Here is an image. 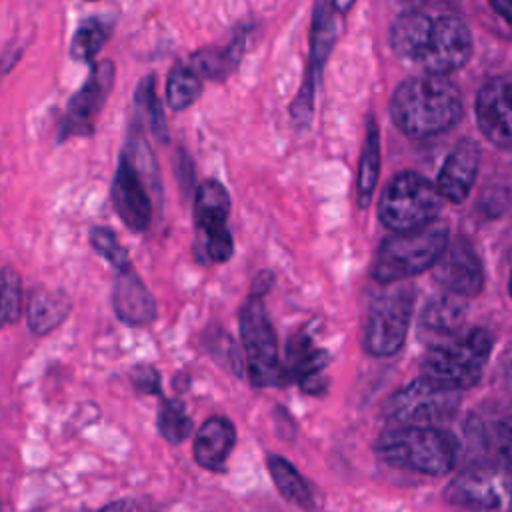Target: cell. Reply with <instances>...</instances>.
Instances as JSON below:
<instances>
[{"instance_id":"6da1fadb","label":"cell","mask_w":512,"mask_h":512,"mask_svg":"<svg viewBox=\"0 0 512 512\" xmlns=\"http://www.w3.org/2000/svg\"><path fill=\"white\" fill-rule=\"evenodd\" d=\"M390 44L402 62L432 76L462 68L472 52L470 32L460 18L418 8L400 14L392 22Z\"/></svg>"},{"instance_id":"7a4b0ae2","label":"cell","mask_w":512,"mask_h":512,"mask_svg":"<svg viewBox=\"0 0 512 512\" xmlns=\"http://www.w3.org/2000/svg\"><path fill=\"white\" fill-rule=\"evenodd\" d=\"M394 124L412 138H430L452 128L462 116L458 88L442 76H418L402 82L390 102Z\"/></svg>"},{"instance_id":"3957f363","label":"cell","mask_w":512,"mask_h":512,"mask_svg":"<svg viewBox=\"0 0 512 512\" xmlns=\"http://www.w3.org/2000/svg\"><path fill=\"white\" fill-rule=\"evenodd\" d=\"M492 348L494 338L486 328H460L430 342L422 356V376L458 392L472 388L480 382Z\"/></svg>"},{"instance_id":"277c9868","label":"cell","mask_w":512,"mask_h":512,"mask_svg":"<svg viewBox=\"0 0 512 512\" xmlns=\"http://www.w3.org/2000/svg\"><path fill=\"white\" fill-rule=\"evenodd\" d=\"M376 452L394 468L440 476L454 468L458 442L440 426L396 424L380 434Z\"/></svg>"},{"instance_id":"5b68a950","label":"cell","mask_w":512,"mask_h":512,"mask_svg":"<svg viewBox=\"0 0 512 512\" xmlns=\"http://www.w3.org/2000/svg\"><path fill=\"white\" fill-rule=\"evenodd\" d=\"M448 240V228L436 222L384 238L374 258V280L392 284L430 270L444 252Z\"/></svg>"},{"instance_id":"8992f818","label":"cell","mask_w":512,"mask_h":512,"mask_svg":"<svg viewBox=\"0 0 512 512\" xmlns=\"http://www.w3.org/2000/svg\"><path fill=\"white\" fill-rule=\"evenodd\" d=\"M440 208L436 184L416 172H400L380 196L378 218L392 232H410L434 222Z\"/></svg>"},{"instance_id":"52a82bcc","label":"cell","mask_w":512,"mask_h":512,"mask_svg":"<svg viewBox=\"0 0 512 512\" xmlns=\"http://www.w3.org/2000/svg\"><path fill=\"white\" fill-rule=\"evenodd\" d=\"M414 306V286L408 282H392L378 292L366 314L362 330V346L372 356L396 354L408 334Z\"/></svg>"},{"instance_id":"ba28073f","label":"cell","mask_w":512,"mask_h":512,"mask_svg":"<svg viewBox=\"0 0 512 512\" xmlns=\"http://www.w3.org/2000/svg\"><path fill=\"white\" fill-rule=\"evenodd\" d=\"M240 338L246 352L248 376L254 386H276L284 382L278 356V340L260 296H252L240 308Z\"/></svg>"},{"instance_id":"9c48e42d","label":"cell","mask_w":512,"mask_h":512,"mask_svg":"<svg viewBox=\"0 0 512 512\" xmlns=\"http://www.w3.org/2000/svg\"><path fill=\"white\" fill-rule=\"evenodd\" d=\"M444 498L458 512H508L512 474L498 464H474L448 482Z\"/></svg>"},{"instance_id":"30bf717a","label":"cell","mask_w":512,"mask_h":512,"mask_svg":"<svg viewBox=\"0 0 512 512\" xmlns=\"http://www.w3.org/2000/svg\"><path fill=\"white\" fill-rule=\"evenodd\" d=\"M460 404V392L444 388L426 376L402 386L388 402L386 416L396 424L440 426L448 422Z\"/></svg>"},{"instance_id":"8fae6325","label":"cell","mask_w":512,"mask_h":512,"mask_svg":"<svg viewBox=\"0 0 512 512\" xmlns=\"http://www.w3.org/2000/svg\"><path fill=\"white\" fill-rule=\"evenodd\" d=\"M230 196L216 180L198 186L194 198V222L202 248L212 262H226L234 252V240L228 228Z\"/></svg>"},{"instance_id":"7c38bea8","label":"cell","mask_w":512,"mask_h":512,"mask_svg":"<svg viewBox=\"0 0 512 512\" xmlns=\"http://www.w3.org/2000/svg\"><path fill=\"white\" fill-rule=\"evenodd\" d=\"M114 76L116 68L110 60H102L92 68L86 82L80 86V90L70 98L66 106L58 130V142L68 140L72 136H90L94 132L96 118L104 108L108 94L114 86Z\"/></svg>"},{"instance_id":"4fadbf2b","label":"cell","mask_w":512,"mask_h":512,"mask_svg":"<svg viewBox=\"0 0 512 512\" xmlns=\"http://www.w3.org/2000/svg\"><path fill=\"white\" fill-rule=\"evenodd\" d=\"M110 198L120 220L134 232H144L152 222V198L148 194L142 170L130 148L120 156Z\"/></svg>"},{"instance_id":"5bb4252c","label":"cell","mask_w":512,"mask_h":512,"mask_svg":"<svg viewBox=\"0 0 512 512\" xmlns=\"http://www.w3.org/2000/svg\"><path fill=\"white\" fill-rule=\"evenodd\" d=\"M432 274L444 292L460 298H474L484 288L482 262L464 236H458L452 242L448 240L444 252L432 266Z\"/></svg>"},{"instance_id":"9a60e30c","label":"cell","mask_w":512,"mask_h":512,"mask_svg":"<svg viewBox=\"0 0 512 512\" xmlns=\"http://www.w3.org/2000/svg\"><path fill=\"white\" fill-rule=\"evenodd\" d=\"M476 120L492 144L512 148V76H496L482 86L476 98Z\"/></svg>"},{"instance_id":"2e32d148","label":"cell","mask_w":512,"mask_h":512,"mask_svg":"<svg viewBox=\"0 0 512 512\" xmlns=\"http://www.w3.org/2000/svg\"><path fill=\"white\" fill-rule=\"evenodd\" d=\"M480 164V148L474 140H460L454 150L444 160L440 168L436 188L442 198L450 202H464L472 190V184L478 174Z\"/></svg>"},{"instance_id":"e0dca14e","label":"cell","mask_w":512,"mask_h":512,"mask_svg":"<svg viewBox=\"0 0 512 512\" xmlns=\"http://www.w3.org/2000/svg\"><path fill=\"white\" fill-rule=\"evenodd\" d=\"M326 364L328 354L320 348H314L312 340L306 334L298 332L290 338L286 348V366H282L284 378L296 380L306 394H320L326 388Z\"/></svg>"},{"instance_id":"ac0fdd59","label":"cell","mask_w":512,"mask_h":512,"mask_svg":"<svg viewBox=\"0 0 512 512\" xmlns=\"http://www.w3.org/2000/svg\"><path fill=\"white\" fill-rule=\"evenodd\" d=\"M112 306L116 316L130 326H144L156 318V300L130 266L116 274Z\"/></svg>"},{"instance_id":"d6986e66","label":"cell","mask_w":512,"mask_h":512,"mask_svg":"<svg viewBox=\"0 0 512 512\" xmlns=\"http://www.w3.org/2000/svg\"><path fill=\"white\" fill-rule=\"evenodd\" d=\"M236 442L234 424L228 418L212 416L208 418L194 438V460L212 472H222L226 468L228 454Z\"/></svg>"},{"instance_id":"ffe728a7","label":"cell","mask_w":512,"mask_h":512,"mask_svg":"<svg viewBox=\"0 0 512 512\" xmlns=\"http://www.w3.org/2000/svg\"><path fill=\"white\" fill-rule=\"evenodd\" d=\"M466 312V302L460 296L442 292L424 306L420 316V332L430 338V342L444 338L462 328Z\"/></svg>"},{"instance_id":"44dd1931","label":"cell","mask_w":512,"mask_h":512,"mask_svg":"<svg viewBox=\"0 0 512 512\" xmlns=\"http://www.w3.org/2000/svg\"><path fill=\"white\" fill-rule=\"evenodd\" d=\"M70 312V298L62 290L38 288L30 294L28 302V326L34 334H46L54 330Z\"/></svg>"},{"instance_id":"7402d4cb","label":"cell","mask_w":512,"mask_h":512,"mask_svg":"<svg viewBox=\"0 0 512 512\" xmlns=\"http://www.w3.org/2000/svg\"><path fill=\"white\" fill-rule=\"evenodd\" d=\"M268 472L278 488V492L294 506L302 510H314V496L306 484V480L300 476V472L282 456L270 454L268 456Z\"/></svg>"},{"instance_id":"603a6c76","label":"cell","mask_w":512,"mask_h":512,"mask_svg":"<svg viewBox=\"0 0 512 512\" xmlns=\"http://www.w3.org/2000/svg\"><path fill=\"white\" fill-rule=\"evenodd\" d=\"M380 172V142H378V128L374 122H368V132L364 140V148L360 154L358 166V206L366 208L372 200L376 180Z\"/></svg>"},{"instance_id":"cb8c5ba5","label":"cell","mask_w":512,"mask_h":512,"mask_svg":"<svg viewBox=\"0 0 512 512\" xmlns=\"http://www.w3.org/2000/svg\"><path fill=\"white\" fill-rule=\"evenodd\" d=\"M336 38V22L332 8L326 0H318L312 18V36H310V70L320 72L324 60L330 54V48Z\"/></svg>"},{"instance_id":"d4e9b609","label":"cell","mask_w":512,"mask_h":512,"mask_svg":"<svg viewBox=\"0 0 512 512\" xmlns=\"http://www.w3.org/2000/svg\"><path fill=\"white\" fill-rule=\"evenodd\" d=\"M202 92V76L192 68L190 62H178L172 66L166 80V98L170 108L184 110Z\"/></svg>"},{"instance_id":"484cf974","label":"cell","mask_w":512,"mask_h":512,"mask_svg":"<svg viewBox=\"0 0 512 512\" xmlns=\"http://www.w3.org/2000/svg\"><path fill=\"white\" fill-rule=\"evenodd\" d=\"M110 32H112V24L108 20L98 16L86 18L72 36L70 56L78 62H90L108 42Z\"/></svg>"},{"instance_id":"4316f807","label":"cell","mask_w":512,"mask_h":512,"mask_svg":"<svg viewBox=\"0 0 512 512\" xmlns=\"http://www.w3.org/2000/svg\"><path fill=\"white\" fill-rule=\"evenodd\" d=\"M158 432L172 444L186 440L192 434V418L186 414V408L180 400L164 398L158 408Z\"/></svg>"},{"instance_id":"83f0119b","label":"cell","mask_w":512,"mask_h":512,"mask_svg":"<svg viewBox=\"0 0 512 512\" xmlns=\"http://www.w3.org/2000/svg\"><path fill=\"white\" fill-rule=\"evenodd\" d=\"M236 52V46L226 50H202L190 56V64L202 78H224L234 68Z\"/></svg>"},{"instance_id":"f1b7e54d","label":"cell","mask_w":512,"mask_h":512,"mask_svg":"<svg viewBox=\"0 0 512 512\" xmlns=\"http://www.w3.org/2000/svg\"><path fill=\"white\" fill-rule=\"evenodd\" d=\"M90 244H92V248H94L104 260H108L116 270H122V268L130 266L128 250L120 244V240L116 238V234H114L110 228L94 226V228L90 230Z\"/></svg>"},{"instance_id":"f546056e","label":"cell","mask_w":512,"mask_h":512,"mask_svg":"<svg viewBox=\"0 0 512 512\" xmlns=\"http://www.w3.org/2000/svg\"><path fill=\"white\" fill-rule=\"evenodd\" d=\"M20 276L12 268H0V328L20 314Z\"/></svg>"},{"instance_id":"4dcf8cb0","label":"cell","mask_w":512,"mask_h":512,"mask_svg":"<svg viewBox=\"0 0 512 512\" xmlns=\"http://www.w3.org/2000/svg\"><path fill=\"white\" fill-rule=\"evenodd\" d=\"M488 444L496 458L494 464L512 474V414L494 422L488 436Z\"/></svg>"},{"instance_id":"1f68e13d","label":"cell","mask_w":512,"mask_h":512,"mask_svg":"<svg viewBox=\"0 0 512 512\" xmlns=\"http://www.w3.org/2000/svg\"><path fill=\"white\" fill-rule=\"evenodd\" d=\"M136 104L140 108V112L150 120L154 132L162 138H166V122H164V114H162V106L156 98V92H154V82H152V76L144 78L138 86V92H136Z\"/></svg>"},{"instance_id":"d6a6232c","label":"cell","mask_w":512,"mask_h":512,"mask_svg":"<svg viewBox=\"0 0 512 512\" xmlns=\"http://www.w3.org/2000/svg\"><path fill=\"white\" fill-rule=\"evenodd\" d=\"M132 384L146 394H160V376L152 366L140 364L130 372Z\"/></svg>"},{"instance_id":"836d02e7","label":"cell","mask_w":512,"mask_h":512,"mask_svg":"<svg viewBox=\"0 0 512 512\" xmlns=\"http://www.w3.org/2000/svg\"><path fill=\"white\" fill-rule=\"evenodd\" d=\"M272 286V274L270 272H260L252 284V296H264L266 290Z\"/></svg>"},{"instance_id":"e575fe53","label":"cell","mask_w":512,"mask_h":512,"mask_svg":"<svg viewBox=\"0 0 512 512\" xmlns=\"http://www.w3.org/2000/svg\"><path fill=\"white\" fill-rule=\"evenodd\" d=\"M502 376H504V384L506 388L512 392V344L508 346L506 354H504V362H502Z\"/></svg>"},{"instance_id":"d590c367","label":"cell","mask_w":512,"mask_h":512,"mask_svg":"<svg viewBox=\"0 0 512 512\" xmlns=\"http://www.w3.org/2000/svg\"><path fill=\"white\" fill-rule=\"evenodd\" d=\"M98 512H132V502L130 500H114V502L102 506Z\"/></svg>"},{"instance_id":"8d00e7d4","label":"cell","mask_w":512,"mask_h":512,"mask_svg":"<svg viewBox=\"0 0 512 512\" xmlns=\"http://www.w3.org/2000/svg\"><path fill=\"white\" fill-rule=\"evenodd\" d=\"M490 2H492L494 10H496L500 16H504L506 20L512 22V0H490Z\"/></svg>"},{"instance_id":"74e56055","label":"cell","mask_w":512,"mask_h":512,"mask_svg":"<svg viewBox=\"0 0 512 512\" xmlns=\"http://www.w3.org/2000/svg\"><path fill=\"white\" fill-rule=\"evenodd\" d=\"M332 4H334L340 12H346V10L354 4V0H332Z\"/></svg>"},{"instance_id":"f35d334b","label":"cell","mask_w":512,"mask_h":512,"mask_svg":"<svg viewBox=\"0 0 512 512\" xmlns=\"http://www.w3.org/2000/svg\"><path fill=\"white\" fill-rule=\"evenodd\" d=\"M408 4H412V6H418V4H422V2H426V0H406Z\"/></svg>"},{"instance_id":"ab89813d","label":"cell","mask_w":512,"mask_h":512,"mask_svg":"<svg viewBox=\"0 0 512 512\" xmlns=\"http://www.w3.org/2000/svg\"><path fill=\"white\" fill-rule=\"evenodd\" d=\"M508 294L512 298V272H510V280H508Z\"/></svg>"}]
</instances>
